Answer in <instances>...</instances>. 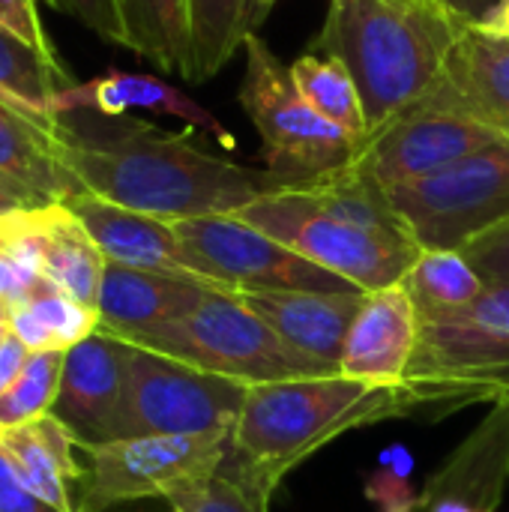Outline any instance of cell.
<instances>
[{
  "label": "cell",
  "mask_w": 509,
  "mask_h": 512,
  "mask_svg": "<svg viewBox=\"0 0 509 512\" xmlns=\"http://www.w3.org/2000/svg\"><path fill=\"white\" fill-rule=\"evenodd\" d=\"M504 393L509 390L420 378L369 384L339 372L255 384L246 390L222 474L273 498L285 474L354 429L417 414L438 420L480 402H498Z\"/></svg>",
  "instance_id": "obj_1"
},
{
  "label": "cell",
  "mask_w": 509,
  "mask_h": 512,
  "mask_svg": "<svg viewBox=\"0 0 509 512\" xmlns=\"http://www.w3.org/2000/svg\"><path fill=\"white\" fill-rule=\"evenodd\" d=\"M57 141L81 189L162 222L237 213L270 192L288 189L267 168L237 165L186 135L132 117L75 120L63 114Z\"/></svg>",
  "instance_id": "obj_2"
},
{
  "label": "cell",
  "mask_w": 509,
  "mask_h": 512,
  "mask_svg": "<svg viewBox=\"0 0 509 512\" xmlns=\"http://www.w3.org/2000/svg\"><path fill=\"white\" fill-rule=\"evenodd\" d=\"M234 216L366 294L399 285L423 249L387 192L354 165L309 186L270 192Z\"/></svg>",
  "instance_id": "obj_3"
},
{
  "label": "cell",
  "mask_w": 509,
  "mask_h": 512,
  "mask_svg": "<svg viewBox=\"0 0 509 512\" xmlns=\"http://www.w3.org/2000/svg\"><path fill=\"white\" fill-rule=\"evenodd\" d=\"M462 24L438 0H330L312 48L348 69L372 135L438 87Z\"/></svg>",
  "instance_id": "obj_4"
},
{
  "label": "cell",
  "mask_w": 509,
  "mask_h": 512,
  "mask_svg": "<svg viewBox=\"0 0 509 512\" xmlns=\"http://www.w3.org/2000/svg\"><path fill=\"white\" fill-rule=\"evenodd\" d=\"M240 105L261 138L264 168L288 186L327 180L357 162L360 144L306 102L291 66L258 33L243 45Z\"/></svg>",
  "instance_id": "obj_5"
},
{
  "label": "cell",
  "mask_w": 509,
  "mask_h": 512,
  "mask_svg": "<svg viewBox=\"0 0 509 512\" xmlns=\"http://www.w3.org/2000/svg\"><path fill=\"white\" fill-rule=\"evenodd\" d=\"M138 348L183 360L201 372L240 381L246 387L276 384L291 378L336 375L333 369L306 360L285 345L267 321H261L240 294L213 288L201 303L177 321L123 339Z\"/></svg>",
  "instance_id": "obj_6"
},
{
  "label": "cell",
  "mask_w": 509,
  "mask_h": 512,
  "mask_svg": "<svg viewBox=\"0 0 509 512\" xmlns=\"http://www.w3.org/2000/svg\"><path fill=\"white\" fill-rule=\"evenodd\" d=\"M231 432L144 435L105 444H78L84 453L81 512H111L138 501H168L174 492L222 474Z\"/></svg>",
  "instance_id": "obj_7"
},
{
  "label": "cell",
  "mask_w": 509,
  "mask_h": 512,
  "mask_svg": "<svg viewBox=\"0 0 509 512\" xmlns=\"http://www.w3.org/2000/svg\"><path fill=\"white\" fill-rule=\"evenodd\" d=\"M246 390L240 381L132 345L111 441L234 429Z\"/></svg>",
  "instance_id": "obj_8"
},
{
  "label": "cell",
  "mask_w": 509,
  "mask_h": 512,
  "mask_svg": "<svg viewBox=\"0 0 509 512\" xmlns=\"http://www.w3.org/2000/svg\"><path fill=\"white\" fill-rule=\"evenodd\" d=\"M195 273L225 291H330L354 294L351 282L312 264L234 213L171 222Z\"/></svg>",
  "instance_id": "obj_9"
},
{
  "label": "cell",
  "mask_w": 509,
  "mask_h": 512,
  "mask_svg": "<svg viewBox=\"0 0 509 512\" xmlns=\"http://www.w3.org/2000/svg\"><path fill=\"white\" fill-rule=\"evenodd\" d=\"M387 201L423 249H462L509 219V138L435 177L390 189Z\"/></svg>",
  "instance_id": "obj_10"
},
{
  "label": "cell",
  "mask_w": 509,
  "mask_h": 512,
  "mask_svg": "<svg viewBox=\"0 0 509 512\" xmlns=\"http://www.w3.org/2000/svg\"><path fill=\"white\" fill-rule=\"evenodd\" d=\"M504 138H509V132L474 114L423 99L363 141L354 171L390 192L435 177Z\"/></svg>",
  "instance_id": "obj_11"
},
{
  "label": "cell",
  "mask_w": 509,
  "mask_h": 512,
  "mask_svg": "<svg viewBox=\"0 0 509 512\" xmlns=\"http://www.w3.org/2000/svg\"><path fill=\"white\" fill-rule=\"evenodd\" d=\"M408 378L509 390V282H486L471 306L423 321Z\"/></svg>",
  "instance_id": "obj_12"
},
{
  "label": "cell",
  "mask_w": 509,
  "mask_h": 512,
  "mask_svg": "<svg viewBox=\"0 0 509 512\" xmlns=\"http://www.w3.org/2000/svg\"><path fill=\"white\" fill-rule=\"evenodd\" d=\"M0 240L33 273L45 276L78 303L96 309L108 261L87 228L63 204L0 219Z\"/></svg>",
  "instance_id": "obj_13"
},
{
  "label": "cell",
  "mask_w": 509,
  "mask_h": 512,
  "mask_svg": "<svg viewBox=\"0 0 509 512\" xmlns=\"http://www.w3.org/2000/svg\"><path fill=\"white\" fill-rule=\"evenodd\" d=\"M509 483V393L426 480L420 512H498Z\"/></svg>",
  "instance_id": "obj_14"
},
{
  "label": "cell",
  "mask_w": 509,
  "mask_h": 512,
  "mask_svg": "<svg viewBox=\"0 0 509 512\" xmlns=\"http://www.w3.org/2000/svg\"><path fill=\"white\" fill-rule=\"evenodd\" d=\"M129 348V342L96 330L66 351L51 417H57L78 444L111 441V429L123 399Z\"/></svg>",
  "instance_id": "obj_15"
},
{
  "label": "cell",
  "mask_w": 509,
  "mask_h": 512,
  "mask_svg": "<svg viewBox=\"0 0 509 512\" xmlns=\"http://www.w3.org/2000/svg\"><path fill=\"white\" fill-rule=\"evenodd\" d=\"M63 207L87 228V234L93 237V243L105 255V261L204 282L195 273V267H192V261H189V255H186L171 222H162L156 216H147V213H138V210L120 207V204H111V201L87 192V189L69 195L63 201Z\"/></svg>",
  "instance_id": "obj_16"
},
{
  "label": "cell",
  "mask_w": 509,
  "mask_h": 512,
  "mask_svg": "<svg viewBox=\"0 0 509 512\" xmlns=\"http://www.w3.org/2000/svg\"><path fill=\"white\" fill-rule=\"evenodd\" d=\"M420 339V315L408 294L393 285L369 291L348 330L339 375L369 384H402Z\"/></svg>",
  "instance_id": "obj_17"
},
{
  "label": "cell",
  "mask_w": 509,
  "mask_h": 512,
  "mask_svg": "<svg viewBox=\"0 0 509 512\" xmlns=\"http://www.w3.org/2000/svg\"><path fill=\"white\" fill-rule=\"evenodd\" d=\"M240 297L285 345L306 360L339 372L345 339L366 291H249Z\"/></svg>",
  "instance_id": "obj_18"
},
{
  "label": "cell",
  "mask_w": 509,
  "mask_h": 512,
  "mask_svg": "<svg viewBox=\"0 0 509 512\" xmlns=\"http://www.w3.org/2000/svg\"><path fill=\"white\" fill-rule=\"evenodd\" d=\"M213 288L216 285L198 279L138 270L108 261L99 285V303H96L99 330L117 339H132L138 333L183 318Z\"/></svg>",
  "instance_id": "obj_19"
},
{
  "label": "cell",
  "mask_w": 509,
  "mask_h": 512,
  "mask_svg": "<svg viewBox=\"0 0 509 512\" xmlns=\"http://www.w3.org/2000/svg\"><path fill=\"white\" fill-rule=\"evenodd\" d=\"M509 132V36L462 24L438 87L426 96Z\"/></svg>",
  "instance_id": "obj_20"
},
{
  "label": "cell",
  "mask_w": 509,
  "mask_h": 512,
  "mask_svg": "<svg viewBox=\"0 0 509 512\" xmlns=\"http://www.w3.org/2000/svg\"><path fill=\"white\" fill-rule=\"evenodd\" d=\"M75 111H93L105 117H123L129 111H156L168 117H180L195 129H207L219 135L225 144H231V132L195 99L180 93L174 84L153 78V75H135V72H108L84 84H72L57 96V117L75 114Z\"/></svg>",
  "instance_id": "obj_21"
},
{
  "label": "cell",
  "mask_w": 509,
  "mask_h": 512,
  "mask_svg": "<svg viewBox=\"0 0 509 512\" xmlns=\"http://www.w3.org/2000/svg\"><path fill=\"white\" fill-rule=\"evenodd\" d=\"M0 444L24 483L60 512H81L84 465H78V441L57 420L42 417L18 429H3Z\"/></svg>",
  "instance_id": "obj_22"
},
{
  "label": "cell",
  "mask_w": 509,
  "mask_h": 512,
  "mask_svg": "<svg viewBox=\"0 0 509 512\" xmlns=\"http://www.w3.org/2000/svg\"><path fill=\"white\" fill-rule=\"evenodd\" d=\"M0 174L48 204H63L81 183L60 156V141L36 120L0 102Z\"/></svg>",
  "instance_id": "obj_23"
},
{
  "label": "cell",
  "mask_w": 509,
  "mask_h": 512,
  "mask_svg": "<svg viewBox=\"0 0 509 512\" xmlns=\"http://www.w3.org/2000/svg\"><path fill=\"white\" fill-rule=\"evenodd\" d=\"M276 0H189V72L186 81L216 78L246 39L258 33Z\"/></svg>",
  "instance_id": "obj_24"
},
{
  "label": "cell",
  "mask_w": 509,
  "mask_h": 512,
  "mask_svg": "<svg viewBox=\"0 0 509 512\" xmlns=\"http://www.w3.org/2000/svg\"><path fill=\"white\" fill-rule=\"evenodd\" d=\"M75 81L63 72L54 51L24 42L0 24V99L57 135V96Z\"/></svg>",
  "instance_id": "obj_25"
},
{
  "label": "cell",
  "mask_w": 509,
  "mask_h": 512,
  "mask_svg": "<svg viewBox=\"0 0 509 512\" xmlns=\"http://www.w3.org/2000/svg\"><path fill=\"white\" fill-rule=\"evenodd\" d=\"M9 324L30 351H69L99 330V312L39 276L9 306Z\"/></svg>",
  "instance_id": "obj_26"
},
{
  "label": "cell",
  "mask_w": 509,
  "mask_h": 512,
  "mask_svg": "<svg viewBox=\"0 0 509 512\" xmlns=\"http://www.w3.org/2000/svg\"><path fill=\"white\" fill-rule=\"evenodd\" d=\"M399 288L408 294L423 324L471 306L486 291V279L462 249H420Z\"/></svg>",
  "instance_id": "obj_27"
},
{
  "label": "cell",
  "mask_w": 509,
  "mask_h": 512,
  "mask_svg": "<svg viewBox=\"0 0 509 512\" xmlns=\"http://www.w3.org/2000/svg\"><path fill=\"white\" fill-rule=\"evenodd\" d=\"M126 48L162 72H189V0H117Z\"/></svg>",
  "instance_id": "obj_28"
},
{
  "label": "cell",
  "mask_w": 509,
  "mask_h": 512,
  "mask_svg": "<svg viewBox=\"0 0 509 512\" xmlns=\"http://www.w3.org/2000/svg\"><path fill=\"white\" fill-rule=\"evenodd\" d=\"M291 75L300 93L306 96V102L363 147V141L369 138V123L357 84L348 75V69L336 57L309 48L291 63Z\"/></svg>",
  "instance_id": "obj_29"
},
{
  "label": "cell",
  "mask_w": 509,
  "mask_h": 512,
  "mask_svg": "<svg viewBox=\"0 0 509 512\" xmlns=\"http://www.w3.org/2000/svg\"><path fill=\"white\" fill-rule=\"evenodd\" d=\"M66 351H30L18 378L0 393V432L42 420L54 411Z\"/></svg>",
  "instance_id": "obj_30"
},
{
  "label": "cell",
  "mask_w": 509,
  "mask_h": 512,
  "mask_svg": "<svg viewBox=\"0 0 509 512\" xmlns=\"http://www.w3.org/2000/svg\"><path fill=\"white\" fill-rule=\"evenodd\" d=\"M171 512H270V495L228 474L186 486L165 501Z\"/></svg>",
  "instance_id": "obj_31"
},
{
  "label": "cell",
  "mask_w": 509,
  "mask_h": 512,
  "mask_svg": "<svg viewBox=\"0 0 509 512\" xmlns=\"http://www.w3.org/2000/svg\"><path fill=\"white\" fill-rule=\"evenodd\" d=\"M414 456L405 447H390L381 453L378 468L366 477V498L378 512H420L423 489H414Z\"/></svg>",
  "instance_id": "obj_32"
},
{
  "label": "cell",
  "mask_w": 509,
  "mask_h": 512,
  "mask_svg": "<svg viewBox=\"0 0 509 512\" xmlns=\"http://www.w3.org/2000/svg\"><path fill=\"white\" fill-rule=\"evenodd\" d=\"M45 3L51 9L69 15L81 27L93 30L105 42L126 48V30H123V18H120L117 0H45Z\"/></svg>",
  "instance_id": "obj_33"
},
{
  "label": "cell",
  "mask_w": 509,
  "mask_h": 512,
  "mask_svg": "<svg viewBox=\"0 0 509 512\" xmlns=\"http://www.w3.org/2000/svg\"><path fill=\"white\" fill-rule=\"evenodd\" d=\"M462 255L486 282H509V219L465 243Z\"/></svg>",
  "instance_id": "obj_34"
},
{
  "label": "cell",
  "mask_w": 509,
  "mask_h": 512,
  "mask_svg": "<svg viewBox=\"0 0 509 512\" xmlns=\"http://www.w3.org/2000/svg\"><path fill=\"white\" fill-rule=\"evenodd\" d=\"M0 512H60L24 483V477L6 456L3 444H0Z\"/></svg>",
  "instance_id": "obj_35"
},
{
  "label": "cell",
  "mask_w": 509,
  "mask_h": 512,
  "mask_svg": "<svg viewBox=\"0 0 509 512\" xmlns=\"http://www.w3.org/2000/svg\"><path fill=\"white\" fill-rule=\"evenodd\" d=\"M0 24L9 27L12 33H18L24 42L45 48V51H54L48 36H45L36 0H0Z\"/></svg>",
  "instance_id": "obj_36"
},
{
  "label": "cell",
  "mask_w": 509,
  "mask_h": 512,
  "mask_svg": "<svg viewBox=\"0 0 509 512\" xmlns=\"http://www.w3.org/2000/svg\"><path fill=\"white\" fill-rule=\"evenodd\" d=\"M33 279H39V273H33L24 261H18L0 240V303L12 306Z\"/></svg>",
  "instance_id": "obj_37"
},
{
  "label": "cell",
  "mask_w": 509,
  "mask_h": 512,
  "mask_svg": "<svg viewBox=\"0 0 509 512\" xmlns=\"http://www.w3.org/2000/svg\"><path fill=\"white\" fill-rule=\"evenodd\" d=\"M39 207H48V201H42L39 195H33L12 177L0 174V219L24 213V210H39Z\"/></svg>",
  "instance_id": "obj_38"
},
{
  "label": "cell",
  "mask_w": 509,
  "mask_h": 512,
  "mask_svg": "<svg viewBox=\"0 0 509 512\" xmlns=\"http://www.w3.org/2000/svg\"><path fill=\"white\" fill-rule=\"evenodd\" d=\"M30 357V348L24 345V339L12 330L6 336V342L0 345V393H6V387L18 378V372L24 369Z\"/></svg>",
  "instance_id": "obj_39"
},
{
  "label": "cell",
  "mask_w": 509,
  "mask_h": 512,
  "mask_svg": "<svg viewBox=\"0 0 509 512\" xmlns=\"http://www.w3.org/2000/svg\"><path fill=\"white\" fill-rule=\"evenodd\" d=\"M462 21H483L501 0H438Z\"/></svg>",
  "instance_id": "obj_40"
},
{
  "label": "cell",
  "mask_w": 509,
  "mask_h": 512,
  "mask_svg": "<svg viewBox=\"0 0 509 512\" xmlns=\"http://www.w3.org/2000/svg\"><path fill=\"white\" fill-rule=\"evenodd\" d=\"M483 27H489V30H495V33H504L509 36V0H501L483 21H480Z\"/></svg>",
  "instance_id": "obj_41"
},
{
  "label": "cell",
  "mask_w": 509,
  "mask_h": 512,
  "mask_svg": "<svg viewBox=\"0 0 509 512\" xmlns=\"http://www.w3.org/2000/svg\"><path fill=\"white\" fill-rule=\"evenodd\" d=\"M12 333V324H9V306L0 303V345L6 342V336Z\"/></svg>",
  "instance_id": "obj_42"
},
{
  "label": "cell",
  "mask_w": 509,
  "mask_h": 512,
  "mask_svg": "<svg viewBox=\"0 0 509 512\" xmlns=\"http://www.w3.org/2000/svg\"><path fill=\"white\" fill-rule=\"evenodd\" d=\"M0 102H3V99H0ZM3 105H6V102H3Z\"/></svg>",
  "instance_id": "obj_43"
}]
</instances>
